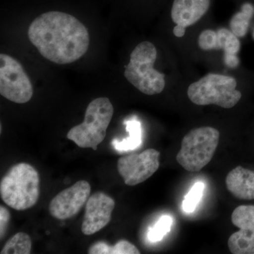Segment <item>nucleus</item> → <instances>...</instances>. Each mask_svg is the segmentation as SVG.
I'll return each instance as SVG.
<instances>
[{
    "instance_id": "1",
    "label": "nucleus",
    "mask_w": 254,
    "mask_h": 254,
    "mask_svg": "<svg viewBox=\"0 0 254 254\" xmlns=\"http://www.w3.org/2000/svg\"><path fill=\"white\" fill-rule=\"evenodd\" d=\"M30 41L42 56L52 63H74L86 54L89 33L77 18L61 11L40 15L30 25Z\"/></svg>"
},
{
    "instance_id": "2",
    "label": "nucleus",
    "mask_w": 254,
    "mask_h": 254,
    "mask_svg": "<svg viewBox=\"0 0 254 254\" xmlns=\"http://www.w3.org/2000/svg\"><path fill=\"white\" fill-rule=\"evenodd\" d=\"M0 195L5 204L14 210L32 208L39 198V174L28 163L13 165L1 179Z\"/></svg>"
},
{
    "instance_id": "3",
    "label": "nucleus",
    "mask_w": 254,
    "mask_h": 254,
    "mask_svg": "<svg viewBox=\"0 0 254 254\" xmlns=\"http://www.w3.org/2000/svg\"><path fill=\"white\" fill-rule=\"evenodd\" d=\"M156 48L153 43L143 41L132 51L125 71L127 81L145 95L159 94L165 87V74L155 69Z\"/></svg>"
},
{
    "instance_id": "4",
    "label": "nucleus",
    "mask_w": 254,
    "mask_h": 254,
    "mask_svg": "<svg viewBox=\"0 0 254 254\" xmlns=\"http://www.w3.org/2000/svg\"><path fill=\"white\" fill-rule=\"evenodd\" d=\"M113 114V105L108 98H96L87 107L83 123L71 128L66 137L80 148L96 150L105 139Z\"/></svg>"
},
{
    "instance_id": "5",
    "label": "nucleus",
    "mask_w": 254,
    "mask_h": 254,
    "mask_svg": "<svg viewBox=\"0 0 254 254\" xmlns=\"http://www.w3.org/2000/svg\"><path fill=\"white\" fill-rule=\"evenodd\" d=\"M220 140V132L211 127L190 130L182 139L177 163L190 173H198L213 158Z\"/></svg>"
},
{
    "instance_id": "6",
    "label": "nucleus",
    "mask_w": 254,
    "mask_h": 254,
    "mask_svg": "<svg viewBox=\"0 0 254 254\" xmlns=\"http://www.w3.org/2000/svg\"><path fill=\"white\" fill-rule=\"evenodd\" d=\"M236 79L232 76L209 73L191 83L187 95L197 105H216L230 109L240 101L242 93L236 89Z\"/></svg>"
},
{
    "instance_id": "7",
    "label": "nucleus",
    "mask_w": 254,
    "mask_h": 254,
    "mask_svg": "<svg viewBox=\"0 0 254 254\" xmlns=\"http://www.w3.org/2000/svg\"><path fill=\"white\" fill-rule=\"evenodd\" d=\"M0 94L18 104L28 103L33 95L31 80L22 65L2 53L0 55Z\"/></svg>"
},
{
    "instance_id": "8",
    "label": "nucleus",
    "mask_w": 254,
    "mask_h": 254,
    "mask_svg": "<svg viewBox=\"0 0 254 254\" xmlns=\"http://www.w3.org/2000/svg\"><path fill=\"white\" fill-rule=\"evenodd\" d=\"M160 152L153 148L139 154L125 155L119 159L118 170L128 186H136L153 176L160 167Z\"/></svg>"
},
{
    "instance_id": "9",
    "label": "nucleus",
    "mask_w": 254,
    "mask_h": 254,
    "mask_svg": "<svg viewBox=\"0 0 254 254\" xmlns=\"http://www.w3.org/2000/svg\"><path fill=\"white\" fill-rule=\"evenodd\" d=\"M91 187L85 180L62 190L50 201L49 211L53 218L67 220L79 213L91 194Z\"/></svg>"
},
{
    "instance_id": "10",
    "label": "nucleus",
    "mask_w": 254,
    "mask_h": 254,
    "mask_svg": "<svg viewBox=\"0 0 254 254\" xmlns=\"http://www.w3.org/2000/svg\"><path fill=\"white\" fill-rule=\"evenodd\" d=\"M231 220L239 231L228 240V248L233 254H254V205H242L234 210Z\"/></svg>"
},
{
    "instance_id": "11",
    "label": "nucleus",
    "mask_w": 254,
    "mask_h": 254,
    "mask_svg": "<svg viewBox=\"0 0 254 254\" xmlns=\"http://www.w3.org/2000/svg\"><path fill=\"white\" fill-rule=\"evenodd\" d=\"M115 202L103 192H96L86 202L84 218L81 225L83 235H92L100 231L111 221Z\"/></svg>"
},
{
    "instance_id": "12",
    "label": "nucleus",
    "mask_w": 254,
    "mask_h": 254,
    "mask_svg": "<svg viewBox=\"0 0 254 254\" xmlns=\"http://www.w3.org/2000/svg\"><path fill=\"white\" fill-rule=\"evenodd\" d=\"M198 46L203 50H223L224 62L227 66L236 68L240 64L237 54L240 50V42L230 30L220 28L218 31L205 30L198 38Z\"/></svg>"
},
{
    "instance_id": "13",
    "label": "nucleus",
    "mask_w": 254,
    "mask_h": 254,
    "mask_svg": "<svg viewBox=\"0 0 254 254\" xmlns=\"http://www.w3.org/2000/svg\"><path fill=\"white\" fill-rule=\"evenodd\" d=\"M210 3V0H175L172 7V19L177 25L189 27L203 17Z\"/></svg>"
},
{
    "instance_id": "14",
    "label": "nucleus",
    "mask_w": 254,
    "mask_h": 254,
    "mask_svg": "<svg viewBox=\"0 0 254 254\" xmlns=\"http://www.w3.org/2000/svg\"><path fill=\"white\" fill-rule=\"evenodd\" d=\"M227 190L242 200H254V171L238 166L234 168L225 179Z\"/></svg>"
},
{
    "instance_id": "15",
    "label": "nucleus",
    "mask_w": 254,
    "mask_h": 254,
    "mask_svg": "<svg viewBox=\"0 0 254 254\" xmlns=\"http://www.w3.org/2000/svg\"><path fill=\"white\" fill-rule=\"evenodd\" d=\"M127 131L129 133L128 138H125L122 141L114 139L112 142L114 148L119 151H130L138 148L141 144V123L137 120H129L125 123Z\"/></svg>"
},
{
    "instance_id": "16",
    "label": "nucleus",
    "mask_w": 254,
    "mask_h": 254,
    "mask_svg": "<svg viewBox=\"0 0 254 254\" xmlns=\"http://www.w3.org/2000/svg\"><path fill=\"white\" fill-rule=\"evenodd\" d=\"M254 14L253 5L245 3L240 12L234 15L230 23V31L237 37H244L250 27V21Z\"/></svg>"
},
{
    "instance_id": "17",
    "label": "nucleus",
    "mask_w": 254,
    "mask_h": 254,
    "mask_svg": "<svg viewBox=\"0 0 254 254\" xmlns=\"http://www.w3.org/2000/svg\"><path fill=\"white\" fill-rule=\"evenodd\" d=\"M31 237L24 232H18L5 244L1 254H29L31 252Z\"/></svg>"
},
{
    "instance_id": "18",
    "label": "nucleus",
    "mask_w": 254,
    "mask_h": 254,
    "mask_svg": "<svg viewBox=\"0 0 254 254\" xmlns=\"http://www.w3.org/2000/svg\"><path fill=\"white\" fill-rule=\"evenodd\" d=\"M98 252L100 254H139L140 252L136 246L126 240L119 241L116 245L112 247L104 242H100L98 245Z\"/></svg>"
},
{
    "instance_id": "19",
    "label": "nucleus",
    "mask_w": 254,
    "mask_h": 254,
    "mask_svg": "<svg viewBox=\"0 0 254 254\" xmlns=\"http://www.w3.org/2000/svg\"><path fill=\"white\" fill-rule=\"evenodd\" d=\"M204 189V184L201 182H196L192 187L189 193L185 197L183 203H182V208L186 213H193L196 209L197 205L203 196Z\"/></svg>"
},
{
    "instance_id": "20",
    "label": "nucleus",
    "mask_w": 254,
    "mask_h": 254,
    "mask_svg": "<svg viewBox=\"0 0 254 254\" xmlns=\"http://www.w3.org/2000/svg\"><path fill=\"white\" fill-rule=\"evenodd\" d=\"M173 221V218L169 215L162 216L154 226L150 229L148 234L149 240L156 242L163 240V237L171 230Z\"/></svg>"
},
{
    "instance_id": "21",
    "label": "nucleus",
    "mask_w": 254,
    "mask_h": 254,
    "mask_svg": "<svg viewBox=\"0 0 254 254\" xmlns=\"http://www.w3.org/2000/svg\"><path fill=\"white\" fill-rule=\"evenodd\" d=\"M10 220V213L9 210L4 207H0V235L2 239L6 228L9 225Z\"/></svg>"
},
{
    "instance_id": "22",
    "label": "nucleus",
    "mask_w": 254,
    "mask_h": 254,
    "mask_svg": "<svg viewBox=\"0 0 254 254\" xmlns=\"http://www.w3.org/2000/svg\"><path fill=\"white\" fill-rule=\"evenodd\" d=\"M185 32H186V28L180 26V25H177L174 27L173 33L177 38H182L185 36Z\"/></svg>"
},
{
    "instance_id": "23",
    "label": "nucleus",
    "mask_w": 254,
    "mask_h": 254,
    "mask_svg": "<svg viewBox=\"0 0 254 254\" xmlns=\"http://www.w3.org/2000/svg\"><path fill=\"white\" fill-rule=\"evenodd\" d=\"M252 37H253L254 40V29L253 31V33H252Z\"/></svg>"
}]
</instances>
